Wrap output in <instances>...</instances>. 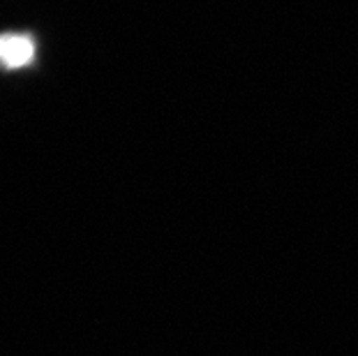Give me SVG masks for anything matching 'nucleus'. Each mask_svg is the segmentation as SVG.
<instances>
[{
    "label": "nucleus",
    "mask_w": 358,
    "mask_h": 356,
    "mask_svg": "<svg viewBox=\"0 0 358 356\" xmlns=\"http://www.w3.org/2000/svg\"><path fill=\"white\" fill-rule=\"evenodd\" d=\"M35 56V44L26 35L7 33L0 35V63L7 67H21Z\"/></svg>",
    "instance_id": "1"
}]
</instances>
